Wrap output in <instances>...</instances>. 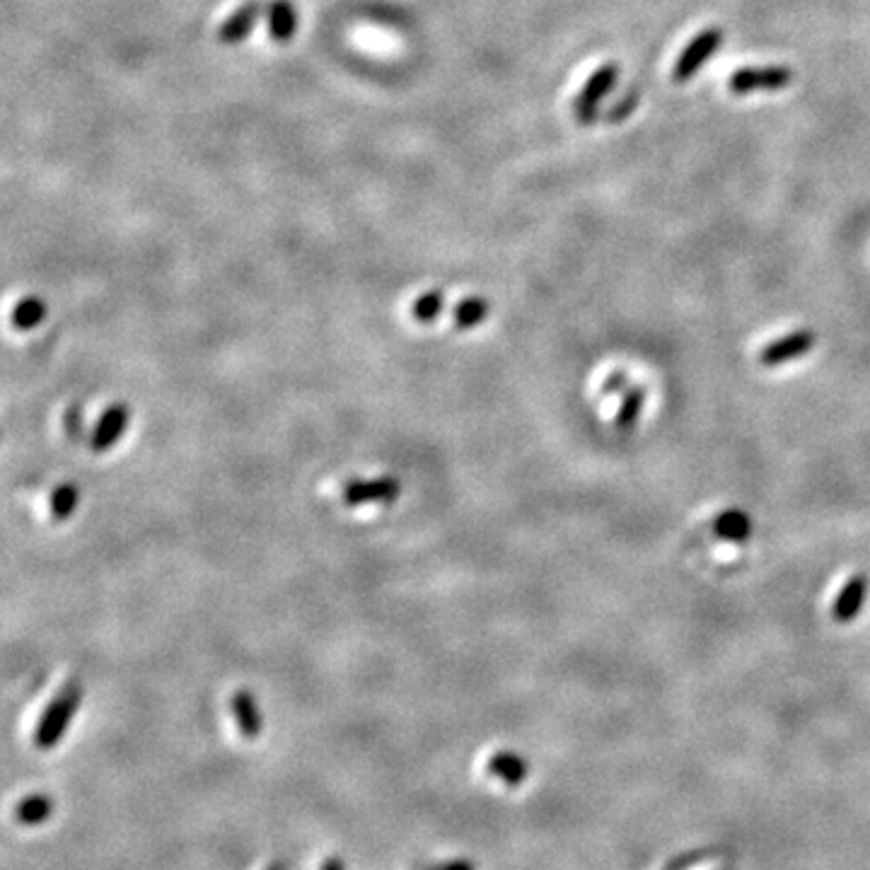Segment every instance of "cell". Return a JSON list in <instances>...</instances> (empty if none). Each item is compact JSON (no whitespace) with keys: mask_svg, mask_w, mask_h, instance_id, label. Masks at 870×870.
<instances>
[{"mask_svg":"<svg viewBox=\"0 0 870 870\" xmlns=\"http://www.w3.org/2000/svg\"><path fill=\"white\" fill-rule=\"evenodd\" d=\"M723 44V29L721 27H706L704 32H699L696 37L682 49V54L677 56L675 68H672V80L675 83H687L696 71L704 68V63L709 61L711 54H716Z\"/></svg>","mask_w":870,"mask_h":870,"instance_id":"cell-2","label":"cell"},{"mask_svg":"<svg viewBox=\"0 0 870 870\" xmlns=\"http://www.w3.org/2000/svg\"><path fill=\"white\" fill-rule=\"evenodd\" d=\"M443 307H445L443 290H428V293H423L414 303V307H411V315H414L416 322H433V319H438L440 312H443Z\"/></svg>","mask_w":870,"mask_h":870,"instance_id":"cell-19","label":"cell"},{"mask_svg":"<svg viewBox=\"0 0 870 870\" xmlns=\"http://www.w3.org/2000/svg\"><path fill=\"white\" fill-rule=\"evenodd\" d=\"M46 319V303L42 298H25L15 305L13 324L20 332H29Z\"/></svg>","mask_w":870,"mask_h":870,"instance_id":"cell-17","label":"cell"},{"mask_svg":"<svg viewBox=\"0 0 870 870\" xmlns=\"http://www.w3.org/2000/svg\"><path fill=\"white\" fill-rule=\"evenodd\" d=\"M402 493V484L397 477L353 479L341 491V501L346 506H365V503H392Z\"/></svg>","mask_w":870,"mask_h":870,"instance_id":"cell-6","label":"cell"},{"mask_svg":"<svg viewBox=\"0 0 870 870\" xmlns=\"http://www.w3.org/2000/svg\"><path fill=\"white\" fill-rule=\"evenodd\" d=\"M868 576L863 573H854V576L846 578V583L841 585L837 600L832 605V619L837 624H849L858 617V612L863 609L868 595Z\"/></svg>","mask_w":870,"mask_h":870,"instance_id":"cell-7","label":"cell"},{"mask_svg":"<svg viewBox=\"0 0 870 870\" xmlns=\"http://www.w3.org/2000/svg\"><path fill=\"white\" fill-rule=\"evenodd\" d=\"M298 8L290 0H271L266 5V27L276 42H290L298 32Z\"/></svg>","mask_w":870,"mask_h":870,"instance_id":"cell-10","label":"cell"},{"mask_svg":"<svg viewBox=\"0 0 870 870\" xmlns=\"http://www.w3.org/2000/svg\"><path fill=\"white\" fill-rule=\"evenodd\" d=\"M491 776L501 779L508 786H520L527 779V762L515 752H496L486 764Z\"/></svg>","mask_w":870,"mask_h":870,"instance_id":"cell-12","label":"cell"},{"mask_svg":"<svg viewBox=\"0 0 870 870\" xmlns=\"http://www.w3.org/2000/svg\"><path fill=\"white\" fill-rule=\"evenodd\" d=\"M322 870H344V863H341L339 858H327V861L322 863Z\"/></svg>","mask_w":870,"mask_h":870,"instance_id":"cell-21","label":"cell"},{"mask_svg":"<svg viewBox=\"0 0 870 870\" xmlns=\"http://www.w3.org/2000/svg\"><path fill=\"white\" fill-rule=\"evenodd\" d=\"M431 870H477L472 861H464V858H457V861H448V863H438V866H433Z\"/></svg>","mask_w":870,"mask_h":870,"instance_id":"cell-20","label":"cell"},{"mask_svg":"<svg viewBox=\"0 0 870 870\" xmlns=\"http://www.w3.org/2000/svg\"><path fill=\"white\" fill-rule=\"evenodd\" d=\"M817 344V334L812 329H796V332L781 336V339L769 341L767 346L759 351L757 361L764 368H776V365L791 363L796 358H803Z\"/></svg>","mask_w":870,"mask_h":870,"instance_id":"cell-5","label":"cell"},{"mask_svg":"<svg viewBox=\"0 0 870 870\" xmlns=\"http://www.w3.org/2000/svg\"><path fill=\"white\" fill-rule=\"evenodd\" d=\"M266 870H283V863H274V866H269Z\"/></svg>","mask_w":870,"mask_h":870,"instance_id":"cell-22","label":"cell"},{"mask_svg":"<svg viewBox=\"0 0 870 870\" xmlns=\"http://www.w3.org/2000/svg\"><path fill=\"white\" fill-rule=\"evenodd\" d=\"M713 532L728 542H745L752 535V520L742 510H723L713 518Z\"/></svg>","mask_w":870,"mask_h":870,"instance_id":"cell-13","label":"cell"},{"mask_svg":"<svg viewBox=\"0 0 870 870\" xmlns=\"http://www.w3.org/2000/svg\"><path fill=\"white\" fill-rule=\"evenodd\" d=\"M489 300L484 298H464L455 305L452 310V319H455L457 329H472L477 324L484 322L489 317Z\"/></svg>","mask_w":870,"mask_h":870,"instance_id":"cell-15","label":"cell"},{"mask_svg":"<svg viewBox=\"0 0 870 870\" xmlns=\"http://www.w3.org/2000/svg\"><path fill=\"white\" fill-rule=\"evenodd\" d=\"M793 83V71L786 66H759L740 68L728 78V90L733 95H750V92L783 90Z\"/></svg>","mask_w":870,"mask_h":870,"instance_id":"cell-3","label":"cell"},{"mask_svg":"<svg viewBox=\"0 0 870 870\" xmlns=\"http://www.w3.org/2000/svg\"><path fill=\"white\" fill-rule=\"evenodd\" d=\"M643 404H646V390L643 387H631L624 394L622 404H619L617 416H614V428L617 431H631L643 414Z\"/></svg>","mask_w":870,"mask_h":870,"instance_id":"cell-14","label":"cell"},{"mask_svg":"<svg viewBox=\"0 0 870 870\" xmlns=\"http://www.w3.org/2000/svg\"><path fill=\"white\" fill-rule=\"evenodd\" d=\"M261 13H266V8L261 3H247L242 5V8H237L235 13L220 25L218 39L223 44H242L249 37V32L257 27Z\"/></svg>","mask_w":870,"mask_h":870,"instance_id":"cell-9","label":"cell"},{"mask_svg":"<svg viewBox=\"0 0 870 870\" xmlns=\"http://www.w3.org/2000/svg\"><path fill=\"white\" fill-rule=\"evenodd\" d=\"M83 704V684L78 680H71L58 689L49 706H46L42 721H39L37 730H34V745L39 750H51V747L61 742L66 735L68 725H71L75 711Z\"/></svg>","mask_w":870,"mask_h":870,"instance_id":"cell-1","label":"cell"},{"mask_svg":"<svg viewBox=\"0 0 870 870\" xmlns=\"http://www.w3.org/2000/svg\"><path fill=\"white\" fill-rule=\"evenodd\" d=\"M51 812H54V803H51V798L29 796L15 808V820L22 822V825H27V827L42 825V822L49 820Z\"/></svg>","mask_w":870,"mask_h":870,"instance_id":"cell-16","label":"cell"},{"mask_svg":"<svg viewBox=\"0 0 870 870\" xmlns=\"http://www.w3.org/2000/svg\"><path fill=\"white\" fill-rule=\"evenodd\" d=\"M80 491L73 484H61L58 489L51 493V515L54 520H68L73 515V510L78 508Z\"/></svg>","mask_w":870,"mask_h":870,"instance_id":"cell-18","label":"cell"},{"mask_svg":"<svg viewBox=\"0 0 870 870\" xmlns=\"http://www.w3.org/2000/svg\"><path fill=\"white\" fill-rule=\"evenodd\" d=\"M617 83V66L614 63H605L597 71L590 75L588 83L583 85V90L578 92L576 102H573V114L580 124H593L597 116V107L605 100V95L612 90Z\"/></svg>","mask_w":870,"mask_h":870,"instance_id":"cell-4","label":"cell"},{"mask_svg":"<svg viewBox=\"0 0 870 870\" xmlns=\"http://www.w3.org/2000/svg\"><path fill=\"white\" fill-rule=\"evenodd\" d=\"M131 421V411L126 404H112L97 421L95 433H92V450L95 452H107L114 448L116 440L126 433Z\"/></svg>","mask_w":870,"mask_h":870,"instance_id":"cell-8","label":"cell"},{"mask_svg":"<svg viewBox=\"0 0 870 870\" xmlns=\"http://www.w3.org/2000/svg\"><path fill=\"white\" fill-rule=\"evenodd\" d=\"M230 709L235 713V721L240 725V733L245 735L247 740H257L261 733V725L264 723H261V711L254 694L247 692V689H237L230 699Z\"/></svg>","mask_w":870,"mask_h":870,"instance_id":"cell-11","label":"cell"}]
</instances>
